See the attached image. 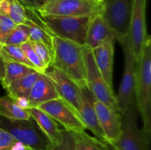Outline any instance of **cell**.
Instances as JSON below:
<instances>
[{
	"label": "cell",
	"instance_id": "6da1fadb",
	"mask_svg": "<svg viewBox=\"0 0 151 150\" xmlns=\"http://www.w3.org/2000/svg\"><path fill=\"white\" fill-rule=\"evenodd\" d=\"M53 60L51 66L61 71L81 91H88L85 76L83 46L52 35Z\"/></svg>",
	"mask_w": 151,
	"mask_h": 150
},
{
	"label": "cell",
	"instance_id": "7a4b0ae2",
	"mask_svg": "<svg viewBox=\"0 0 151 150\" xmlns=\"http://www.w3.org/2000/svg\"><path fill=\"white\" fill-rule=\"evenodd\" d=\"M135 100L143 129L151 132V37L145 41L137 62Z\"/></svg>",
	"mask_w": 151,
	"mask_h": 150
},
{
	"label": "cell",
	"instance_id": "3957f363",
	"mask_svg": "<svg viewBox=\"0 0 151 150\" xmlns=\"http://www.w3.org/2000/svg\"><path fill=\"white\" fill-rule=\"evenodd\" d=\"M0 129L32 150H52L55 146L31 116L28 119H12L0 116Z\"/></svg>",
	"mask_w": 151,
	"mask_h": 150
},
{
	"label": "cell",
	"instance_id": "277c9868",
	"mask_svg": "<svg viewBox=\"0 0 151 150\" xmlns=\"http://www.w3.org/2000/svg\"><path fill=\"white\" fill-rule=\"evenodd\" d=\"M34 13L39 21L55 36L84 46L87 29L91 16L69 17V16H44L34 9Z\"/></svg>",
	"mask_w": 151,
	"mask_h": 150
},
{
	"label": "cell",
	"instance_id": "5b68a950",
	"mask_svg": "<svg viewBox=\"0 0 151 150\" xmlns=\"http://www.w3.org/2000/svg\"><path fill=\"white\" fill-rule=\"evenodd\" d=\"M138 110L133 104L122 114V132L113 149L116 150H150L151 132L137 125Z\"/></svg>",
	"mask_w": 151,
	"mask_h": 150
},
{
	"label": "cell",
	"instance_id": "8992f818",
	"mask_svg": "<svg viewBox=\"0 0 151 150\" xmlns=\"http://www.w3.org/2000/svg\"><path fill=\"white\" fill-rule=\"evenodd\" d=\"M118 42L122 46L124 54V73L116 95L118 110L121 114L131 106L136 104L135 85L137 74V63L131 52L128 36L123 37Z\"/></svg>",
	"mask_w": 151,
	"mask_h": 150
},
{
	"label": "cell",
	"instance_id": "52a82bcc",
	"mask_svg": "<svg viewBox=\"0 0 151 150\" xmlns=\"http://www.w3.org/2000/svg\"><path fill=\"white\" fill-rule=\"evenodd\" d=\"M83 58L85 63V76L86 87L94 99L104 103L111 108L117 111L116 95L97 69L91 49L83 46Z\"/></svg>",
	"mask_w": 151,
	"mask_h": 150
},
{
	"label": "cell",
	"instance_id": "ba28073f",
	"mask_svg": "<svg viewBox=\"0 0 151 150\" xmlns=\"http://www.w3.org/2000/svg\"><path fill=\"white\" fill-rule=\"evenodd\" d=\"M102 9V3L96 0H55L36 10L44 16L82 17L101 13Z\"/></svg>",
	"mask_w": 151,
	"mask_h": 150
},
{
	"label": "cell",
	"instance_id": "9c48e42d",
	"mask_svg": "<svg viewBox=\"0 0 151 150\" xmlns=\"http://www.w3.org/2000/svg\"><path fill=\"white\" fill-rule=\"evenodd\" d=\"M134 0H103L101 14L116 36V41L128 35Z\"/></svg>",
	"mask_w": 151,
	"mask_h": 150
},
{
	"label": "cell",
	"instance_id": "30bf717a",
	"mask_svg": "<svg viewBox=\"0 0 151 150\" xmlns=\"http://www.w3.org/2000/svg\"><path fill=\"white\" fill-rule=\"evenodd\" d=\"M147 0H134L128 39L136 63L139 59L143 46L150 35L147 32L146 6Z\"/></svg>",
	"mask_w": 151,
	"mask_h": 150
},
{
	"label": "cell",
	"instance_id": "8fae6325",
	"mask_svg": "<svg viewBox=\"0 0 151 150\" xmlns=\"http://www.w3.org/2000/svg\"><path fill=\"white\" fill-rule=\"evenodd\" d=\"M38 107L62 124L66 130L76 132L86 129L78 113L61 98L44 102Z\"/></svg>",
	"mask_w": 151,
	"mask_h": 150
},
{
	"label": "cell",
	"instance_id": "7c38bea8",
	"mask_svg": "<svg viewBox=\"0 0 151 150\" xmlns=\"http://www.w3.org/2000/svg\"><path fill=\"white\" fill-rule=\"evenodd\" d=\"M43 74L52 83L60 98L68 103L77 113H79L83 94L81 88L61 71L52 66L47 68Z\"/></svg>",
	"mask_w": 151,
	"mask_h": 150
},
{
	"label": "cell",
	"instance_id": "4fadbf2b",
	"mask_svg": "<svg viewBox=\"0 0 151 150\" xmlns=\"http://www.w3.org/2000/svg\"><path fill=\"white\" fill-rule=\"evenodd\" d=\"M93 104L106 142L113 146L118 141L122 132V114L97 100L94 99Z\"/></svg>",
	"mask_w": 151,
	"mask_h": 150
},
{
	"label": "cell",
	"instance_id": "5bb4252c",
	"mask_svg": "<svg viewBox=\"0 0 151 150\" xmlns=\"http://www.w3.org/2000/svg\"><path fill=\"white\" fill-rule=\"evenodd\" d=\"M116 41V36L101 13L91 16L84 46L94 49L107 42Z\"/></svg>",
	"mask_w": 151,
	"mask_h": 150
},
{
	"label": "cell",
	"instance_id": "9a60e30c",
	"mask_svg": "<svg viewBox=\"0 0 151 150\" xmlns=\"http://www.w3.org/2000/svg\"><path fill=\"white\" fill-rule=\"evenodd\" d=\"M114 43L107 42L91 49L94 63L106 82L113 89Z\"/></svg>",
	"mask_w": 151,
	"mask_h": 150
},
{
	"label": "cell",
	"instance_id": "2e32d148",
	"mask_svg": "<svg viewBox=\"0 0 151 150\" xmlns=\"http://www.w3.org/2000/svg\"><path fill=\"white\" fill-rule=\"evenodd\" d=\"M60 98L52 83L43 73H40L28 96L29 107H38L47 101Z\"/></svg>",
	"mask_w": 151,
	"mask_h": 150
},
{
	"label": "cell",
	"instance_id": "e0dca14e",
	"mask_svg": "<svg viewBox=\"0 0 151 150\" xmlns=\"http://www.w3.org/2000/svg\"><path fill=\"white\" fill-rule=\"evenodd\" d=\"M27 110L53 144L56 146L61 142L64 129H60L54 119L38 107H28Z\"/></svg>",
	"mask_w": 151,
	"mask_h": 150
},
{
	"label": "cell",
	"instance_id": "ac0fdd59",
	"mask_svg": "<svg viewBox=\"0 0 151 150\" xmlns=\"http://www.w3.org/2000/svg\"><path fill=\"white\" fill-rule=\"evenodd\" d=\"M89 91H83L82 102L79 110V116L85 124L86 128L92 132L98 139L106 142L104 134L99 124L94 107V98L91 96Z\"/></svg>",
	"mask_w": 151,
	"mask_h": 150
},
{
	"label": "cell",
	"instance_id": "d6986e66",
	"mask_svg": "<svg viewBox=\"0 0 151 150\" xmlns=\"http://www.w3.org/2000/svg\"><path fill=\"white\" fill-rule=\"evenodd\" d=\"M39 74V71H35L22 79L11 82L4 88L7 92V95L13 99H28L31 89Z\"/></svg>",
	"mask_w": 151,
	"mask_h": 150
},
{
	"label": "cell",
	"instance_id": "ffe728a7",
	"mask_svg": "<svg viewBox=\"0 0 151 150\" xmlns=\"http://www.w3.org/2000/svg\"><path fill=\"white\" fill-rule=\"evenodd\" d=\"M4 77L2 81H1V85L4 88H5L13 81L22 79L27 75L38 71L36 69H32L29 66L11 60H4Z\"/></svg>",
	"mask_w": 151,
	"mask_h": 150
},
{
	"label": "cell",
	"instance_id": "44dd1931",
	"mask_svg": "<svg viewBox=\"0 0 151 150\" xmlns=\"http://www.w3.org/2000/svg\"><path fill=\"white\" fill-rule=\"evenodd\" d=\"M77 150H111L107 143L88 135L85 131L73 132Z\"/></svg>",
	"mask_w": 151,
	"mask_h": 150
},
{
	"label": "cell",
	"instance_id": "7402d4cb",
	"mask_svg": "<svg viewBox=\"0 0 151 150\" xmlns=\"http://www.w3.org/2000/svg\"><path fill=\"white\" fill-rule=\"evenodd\" d=\"M0 14L16 24H24L27 19L24 7L18 0H0Z\"/></svg>",
	"mask_w": 151,
	"mask_h": 150
},
{
	"label": "cell",
	"instance_id": "603a6c76",
	"mask_svg": "<svg viewBox=\"0 0 151 150\" xmlns=\"http://www.w3.org/2000/svg\"><path fill=\"white\" fill-rule=\"evenodd\" d=\"M0 116L12 119H28L30 117L27 110L18 106L7 94L0 96Z\"/></svg>",
	"mask_w": 151,
	"mask_h": 150
},
{
	"label": "cell",
	"instance_id": "cb8c5ba5",
	"mask_svg": "<svg viewBox=\"0 0 151 150\" xmlns=\"http://www.w3.org/2000/svg\"><path fill=\"white\" fill-rule=\"evenodd\" d=\"M0 54L2 56L4 60H11V61L22 63V64L29 66L32 69H36L38 71V70L35 67V66L32 65L28 60V59L27 58L24 53L19 46L4 44V45L0 46Z\"/></svg>",
	"mask_w": 151,
	"mask_h": 150
},
{
	"label": "cell",
	"instance_id": "d4e9b609",
	"mask_svg": "<svg viewBox=\"0 0 151 150\" xmlns=\"http://www.w3.org/2000/svg\"><path fill=\"white\" fill-rule=\"evenodd\" d=\"M29 37V30L27 25L25 24H16L7 38L5 44L20 46L22 44L28 41Z\"/></svg>",
	"mask_w": 151,
	"mask_h": 150
},
{
	"label": "cell",
	"instance_id": "484cf974",
	"mask_svg": "<svg viewBox=\"0 0 151 150\" xmlns=\"http://www.w3.org/2000/svg\"><path fill=\"white\" fill-rule=\"evenodd\" d=\"M20 47L22 49V51H24V53L25 56L28 59V60L32 65L35 66V67L38 69L40 73H44L47 70V68L44 66V65L41 61L39 57H38L36 52L35 51L34 49L32 48V45H31L30 42L29 41L22 44L20 46Z\"/></svg>",
	"mask_w": 151,
	"mask_h": 150
},
{
	"label": "cell",
	"instance_id": "4316f807",
	"mask_svg": "<svg viewBox=\"0 0 151 150\" xmlns=\"http://www.w3.org/2000/svg\"><path fill=\"white\" fill-rule=\"evenodd\" d=\"M30 42V41H29ZM32 48L36 52L41 61L46 68H49L51 66L53 60V55L51 51L44 44L39 42H30Z\"/></svg>",
	"mask_w": 151,
	"mask_h": 150
},
{
	"label": "cell",
	"instance_id": "83f0119b",
	"mask_svg": "<svg viewBox=\"0 0 151 150\" xmlns=\"http://www.w3.org/2000/svg\"><path fill=\"white\" fill-rule=\"evenodd\" d=\"M16 26L11 19L0 14V46L5 44L6 41Z\"/></svg>",
	"mask_w": 151,
	"mask_h": 150
},
{
	"label": "cell",
	"instance_id": "f1b7e54d",
	"mask_svg": "<svg viewBox=\"0 0 151 150\" xmlns=\"http://www.w3.org/2000/svg\"><path fill=\"white\" fill-rule=\"evenodd\" d=\"M52 150H77L75 144L73 132L64 129L63 140L60 144L56 145Z\"/></svg>",
	"mask_w": 151,
	"mask_h": 150
},
{
	"label": "cell",
	"instance_id": "f546056e",
	"mask_svg": "<svg viewBox=\"0 0 151 150\" xmlns=\"http://www.w3.org/2000/svg\"><path fill=\"white\" fill-rule=\"evenodd\" d=\"M17 141L10 133L0 129V150H10Z\"/></svg>",
	"mask_w": 151,
	"mask_h": 150
},
{
	"label": "cell",
	"instance_id": "4dcf8cb0",
	"mask_svg": "<svg viewBox=\"0 0 151 150\" xmlns=\"http://www.w3.org/2000/svg\"><path fill=\"white\" fill-rule=\"evenodd\" d=\"M24 7L37 9L36 0H18Z\"/></svg>",
	"mask_w": 151,
	"mask_h": 150
},
{
	"label": "cell",
	"instance_id": "1f68e13d",
	"mask_svg": "<svg viewBox=\"0 0 151 150\" xmlns=\"http://www.w3.org/2000/svg\"><path fill=\"white\" fill-rule=\"evenodd\" d=\"M4 71H5V66H4V60L2 56L0 54V82L2 81L4 77Z\"/></svg>",
	"mask_w": 151,
	"mask_h": 150
},
{
	"label": "cell",
	"instance_id": "d6a6232c",
	"mask_svg": "<svg viewBox=\"0 0 151 150\" xmlns=\"http://www.w3.org/2000/svg\"><path fill=\"white\" fill-rule=\"evenodd\" d=\"M10 150H32V149H31L30 148L27 147V146L24 145V144H22L21 142L17 141V142L13 146V147H12Z\"/></svg>",
	"mask_w": 151,
	"mask_h": 150
},
{
	"label": "cell",
	"instance_id": "836d02e7",
	"mask_svg": "<svg viewBox=\"0 0 151 150\" xmlns=\"http://www.w3.org/2000/svg\"><path fill=\"white\" fill-rule=\"evenodd\" d=\"M55 1V0H36V4H37V9L39 8L44 4H47V3L51 2V1Z\"/></svg>",
	"mask_w": 151,
	"mask_h": 150
},
{
	"label": "cell",
	"instance_id": "e575fe53",
	"mask_svg": "<svg viewBox=\"0 0 151 150\" xmlns=\"http://www.w3.org/2000/svg\"><path fill=\"white\" fill-rule=\"evenodd\" d=\"M96 1H97L98 2H100V3H103V0H96Z\"/></svg>",
	"mask_w": 151,
	"mask_h": 150
},
{
	"label": "cell",
	"instance_id": "d590c367",
	"mask_svg": "<svg viewBox=\"0 0 151 150\" xmlns=\"http://www.w3.org/2000/svg\"><path fill=\"white\" fill-rule=\"evenodd\" d=\"M112 150H116V149H113V148H112Z\"/></svg>",
	"mask_w": 151,
	"mask_h": 150
}]
</instances>
